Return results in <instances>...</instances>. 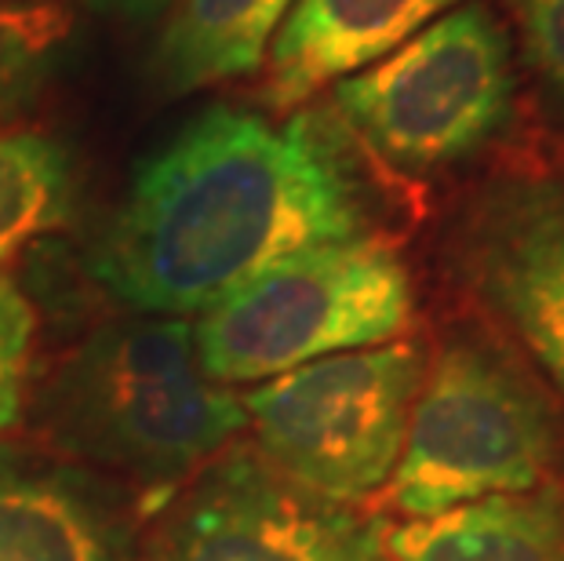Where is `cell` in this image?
<instances>
[{
	"instance_id": "2e32d148",
	"label": "cell",
	"mask_w": 564,
	"mask_h": 561,
	"mask_svg": "<svg viewBox=\"0 0 564 561\" xmlns=\"http://www.w3.org/2000/svg\"><path fill=\"white\" fill-rule=\"evenodd\" d=\"M33 339H37V317L19 289L15 278L0 273V434H8L22 416L26 398Z\"/></svg>"
},
{
	"instance_id": "5bb4252c",
	"label": "cell",
	"mask_w": 564,
	"mask_h": 561,
	"mask_svg": "<svg viewBox=\"0 0 564 561\" xmlns=\"http://www.w3.org/2000/svg\"><path fill=\"white\" fill-rule=\"evenodd\" d=\"M69 26L74 19L55 0H0V125L37 103Z\"/></svg>"
},
{
	"instance_id": "e0dca14e",
	"label": "cell",
	"mask_w": 564,
	"mask_h": 561,
	"mask_svg": "<svg viewBox=\"0 0 564 561\" xmlns=\"http://www.w3.org/2000/svg\"><path fill=\"white\" fill-rule=\"evenodd\" d=\"M84 8L95 11L102 19H117V22H147L153 15H161L167 8V0H80Z\"/></svg>"
},
{
	"instance_id": "4fadbf2b",
	"label": "cell",
	"mask_w": 564,
	"mask_h": 561,
	"mask_svg": "<svg viewBox=\"0 0 564 561\" xmlns=\"http://www.w3.org/2000/svg\"><path fill=\"white\" fill-rule=\"evenodd\" d=\"M74 212V161L44 131L0 128V267Z\"/></svg>"
},
{
	"instance_id": "9c48e42d",
	"label": "cell",
	"mask_w": 564,
	"mask_h": 561,
	"mask_svg": "<svg viewBox=\"0 0 564 561\" xmlns=\"http://www.w3.org/2000/svg\"><path fill=\"white\" fill-rule=\"evenodd\" d=\"M459 4L466 0H295L262 63L259 99L270 114H292Z\"/></svg>"
},
{
	"instance_id": "6da1fadb",
	"label": "cell",
	"mask_w": 564,
	"mask_h": 561,
	"mask_svg": "<svg viewBox=\"0 0 564 561\" xmlns=\"http://www.w3.org/2000/svg\"><path fill=\"white\" fill-rule=\"evenodd\" d=\"M357 150L332 106L215 103L135 164L88 273L131 314L200 317L288 256L376 237Z\"/></svg>"
},
{
	"instance_id": "5b68a950",
	"label": "cell",
	"mask_w": 564,
	"mask_h": 561,
	"mask_svg": "<svg viewBox=\"0 0 564 561\" xmlns=\"http://www.w3.org/2000/svg\"><path fill=\"white\" fill-rule=\"evenodd\" d=\"M415 317L412 278L379 237L288 256L204 310L194 346L223 387L267 384L317 357L401 339Z\"/></svg>"
},
{
	"instance_id": "7a4b0ae2",
	"label": "cell",
	"mask_w": 564,
	"mask_h": 561,
	"mask_svg": "<svg viewBox=\"0 0 564 561\" xmlns=\"http://www.w3.org/2000/svg\"><path fill=\"white\" fill-rule=\"evenodd\" d=\"M58 449L147 485L197 474L248 427L241 393L204 376L186 317L131 314L80 343L47 390Z\"/></svg>"
},
{
	"instance_id": "8992f818",
	"label": "cell",
	"mask_w": 564,
	"mask_h": 561,
	"mask_svg": "<svg viewBox=\"0 0 564 561\" xmlns=\"http://www.w3.org/2000/svg\"><path fill=\"white\" fill-rule=\"evenodd\" d=\"M426 373L423 346L393 339L299 365L241 393L256 452L335 504L387 488Z\"/></svg>"
},
{
	"instance_id": "7c38bea8",
	"label": "cell",
	"mask_w": 564,
	"mask_h": 561,
	"mask_svg": "<svg viewBox=\"0 0 564 561\" xmlns=\"http://www.w3.org/2000/svg\"><path fill=\"white\" fill-rule=\"evenodd\" d=\"M295 0H178L153 47V80L189 95L256 74Z\"/></svg>"
},
{
	"instance_id": "3957f363",
	"label": "cell",
	"mask_w": 564,
	"mask_h": 561,
	"mask_svg": "<svg viewBox=\"0 0 564 561\" xmlns=\"http://www.w3.org/2000/svg\"><path fill=\"white\" fill-rule=\"evenodd\" d=\"M328 106L390 172L426 179L459 169L513 121L510 22L485 0H466L379 63L335 80Z\"/></svg>"
},
{
	"instance_id": "8fae6325",
	"label": "cell",
	"mask_w": 564,
	"mask_h": 561,
	"mask_svg": "<svg viewBox=\"0 0 564 561\" xmlns=\"http://www.w3.org/2000/svg\"><path fill=\"white\" fill-rule=\"evenodd\" d=\"M387 551L393 561H564V485L404 518L387 532Z\"/></svg>"
},
{
	"instance_id": "ba28073f",
	"label": "cell",
	"mask_w": 564,
	"mask_h": 561,
	"mask_svg": "<svg viewBox=\"0 0 564 561\" xmlns=\"http://www.w3.org/2000/svg\"><path fill=\"white\" fill-rule=\"evenodd\" d=\"M444 259L564 393V175L535 164L491 172L455 212Z\"/></svg>"
},
{
	"instance_id": "30bf717a",
	"label": "cell",
	"mask_w": 564,
	"mask_h": 561,
	"mask_svg": "<svg viewBox=\"0 0 564 561\" xmlns=\"http://www.w3.org/2000/svg\"><path fill=\"white\" fill-rule=\"evenodd\" d=\"M0 561H142L121 507L55 463L0 452Z\"/></svg>"
},
{
	"instance_id": "277c9868",
	"label": "cell",
	"mask_w": 564,
	"mask_h": 561,
	"mask_svg": "<svg viewBox=\"0 0 564 561\" xmlns=\"http://www.w3.org/2000/svg\"><path fill=\"white\" fill-rule=\"evenodd\" d=\"M564 434L554 398L485 336L444 339L426 362L387 504L404 518L546 485Z\"/></svg>"
},
{
	"instance_id": "9a60e30c",
	"label": "cell",
	"mask_w": 564,
	"mask_h": 561,
	"mask_svg": "<svg viewBox=\"0 0 564 561\" xmlns=\"http://www.w3.org/2000/svg\"><path fill=\"white\" fill-rule=\"evenodd\" d=\"M521 66L564 117V0H507Z\"/></svg>"
},
{
	"instance_id": "52a82bcc",
	"label": "cell",
	"mask_w": 564,
	"mask_h": 561,
	"mask_svg": "<svg viewBox=\"0 0 564 561\" xmlns=\"http://www.w3.org/2000/svg\"><path fill=\"white\" fill-rule=\"evenodd\" d=\"M142 561H393L379 518L226 449L161 510Z\"/></svg>"
}]
</instances>
